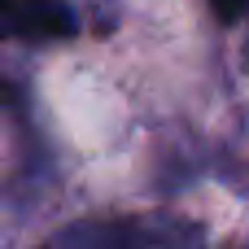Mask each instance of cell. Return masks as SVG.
I'll return each mask as SVG.
<instances>
[{
    "label": "cell",
    "mask_w": 249,
    "mask_h": 249,
    "mask_svg": "<svg viewBox=\"0 0 249 249\" xmlns=\"http://www.w3.org/2000/svg\"><path fill=\"white\" fill-rule=\"evenodd\" d=\"M0 26L22 44H57L79 31V18L57 0H0Z\"/></svg>",
    "instance_id": "obj_2"
},
{
    "label": "cell",
    "mask_w": 249,
    "mask_h": 249,
    "mask_svg": "<svg viewBox=\"0 0 249 249\" xmlns=\"http://www.w3.org/2000/svg\"><path fill=\"white\" fill-rule=\"evenodd\" d=\"M210 9H214L219 22H236V18L249 13V0H210Z\"/></svg>",
    "instance_id": "obj_3"
},
{
    "label": "cell",
    "mask_w": 249,
    "mask_h": 249,
    "mask_svg": "<svg viewBox=\"0 0 249 249\" xmlns=\"http://www.w3.org/2000/svg\"><path fill=\"white\" fill-rule=\"evenodd\" d=\"M201 241V228L175 219H88L53 236V245H83V249H114V245H184Z\"/></svg>",
    "instance_id": "obj_1"
}]
</instances>
